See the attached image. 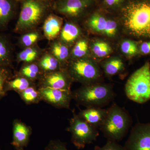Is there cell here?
<instances>
[{
  "label": "cell",
  "instance_id": "8fae6325",
  "mask_svg": "<svg viewBox=\"0 0 150 150\" xmlns=\"http://www.w3.org/2000/svg\"><path fill=\"white\" fill-rule=\"evenodd\" d=\"M42 100L58 108L69 109L73 99L71 90L59 89L48 87L38 88Z\"/></svg>",
  "mask_w": 150,
  "mask_h": 150
},
{
  "label": "cell",
  "instance_id": "e575fe53",
  "mask_svg": "<svg viewBox=\"0 0 150 150\" xmlns=\"http://www.w3.org/2000/svg\"><path fill=\"white\" fill-rule=\"evenodd\" d=\"M139 54L142 55L150 54V40L140 41L139 45Z\"/></svg>",
  "mask_w": 150,
  "mask_h": 150
},
{
  "label": "cell",
  "instance_id": "f1b7e54d",
  "mask_svg": "<svg viewBox=\"0 0 150 150\" xmlns=\"http://www.w3.org/2000/svg\"><path fill=\"white\" fill-rule=\"evenodd\" d=\"M140 41L132 40H126L122 42L121 49L122 53L130 58L139 54V45Z\"/></svg>",
  "mask_w": 150,
  "mask_h": 150
},
{
  "label": "cell",
  "instance_id": "836d02e7",
  "mask_svg": "<svg viewBox=\"0 0 150 150\" xmlns=\"http://www.w3.org/2000/svg\"><path fill=\"white\" fill-rule=\"evenodd\" d=\"M45 150H69L66 144L60 140H51L45 148Z\"/></svg>",
  "mask_w": 150,
  "mask_h": 150
},
{
  "label": "cell",
  "instance_id": "f35d334b",
  "mask_svg": "<svg viewBox=\"0 0 150 150\" xmlns=\"http://www.w3.org/2000/svg\"><path fill=\"white\" fill-rule=\"evenodd\" d=\"M0 150H1V149H0Z\"/></svg>",
  "mask_w": 150,
  "mask_h": 150
},
{
  "label": "cell",
  "instance_id": "1f68e13d",
  "mask_svg": "<svg viewBox=\"0 0 150 150\" xmlns=\"http://www.w3.org/2000/svg\"><path fill=\"white\" fill-rule=\"evenodd\" d=\"M118 27L117 22L112 19L107 18L103 35L110 38L114 37L118 31Z\"/></svg>",
  "mask_w": 150,
  "mask_h": 150
},
{
  "label": "cell",
  "instance_id": "44dd1931",
  "mask_svg": "<svg viewBox=\"0 0 150 150\" xmlns=\"http://www.w3.org/2000/svg\"><path fill=\"white\" fill-rule=\"evenodd\" d=\"M38 64L44 74L64 69L59 61L50 53L45 54L37 61Z\"/></svg>",
  "mask_w": 150,
  "mask_h": 150
},
{
  "label": "cell",
  "instance_id": "2e32d148",
  "mask_svg": "<svg viewBox=\"0 0 150 150\" xmlns=\"http://www.w3.org/2000/svg\"><path fill=\"white\" fill-rule=\"evenodd\" d=\"M13 53V46L10 39L0 33V66L12 69Z\"/></svg>",
  "mask_w": 150,
  "mask_h": 150
},
{
  "label": "cell",
  "instance_id": "e0dca14e",
  "mask_svg": "<svg viewBox=\"0 0 150 150\" xmlns=\"http://www.w3.org/2000/svg\"><path fill=\"white\" fill-rule=\"evenodd\" d=\"M81 35V30L76 25L71 21L66 22L63 25L58 40L69 46L75 44Z\"/></svg>",
  "mask_w": 150,
  "mask_h": 150
},
{
  "label": "cell",
  "instance_id": "d6986e66",
  "mask_svg": "<svg viewBox=\"0 0 150 150\" xmlns=\"http://www.w3.org/2000/svg\"><path fill=\"white\" fill-rule=\"evenodd\" d=\"M44 74L38 66L37 62L25 63L16 75L27 79L35 82L40 79Z\"/></svg>",
  "mask_w": 150,
  "mask_h": 150
},
{
  "label": "cell",
  "instance_id": "9c48e42d",
  "mask_svg": "<svg viewBox=\"0 0 150 150\" xmlns=\"http://www.w3.org/2000/svg\"><path fill=\"white\" fill-rule=\"evenodd\" d=\"M124 147L126 150H150V123H136Z\"/></svg>",
  "mask_w": 150,
  "mask_h": 150
},
{
  "label": "cell",
  "instance_id": "ffe728a7",
  "mask_svg": "<svg viewBox=\"0 0 150 150\" xmlns=\"http://www.w3.org/2000/svg\"><path fill=\"white\" fill-rule=\"evenodd\" d=\"M101 11H96L91 14L87 20V24L93 32L103 34L107 18Z\"/></svg>",
  "mask_w": 150,
  "mask_h": 150
},
{
  "label": "cell",
  "instance_id": "277c9868",
  "mask_svg": "<svg viewBox=\"0 0 150 150\" xmlns=\"http://www.w3.org/2000/svg\"><path fill=\"white\" fill-rule=\"evenodd\" d=\"M73 99L87 108H103L114 99L112 86L101 82L82 85L72 92Z\"/></svg>",
  "mask_w": 150,
  "mask_h": 150
},
{
  "label": "cell",
  "instance_id": "8d00e7d4",
  "mask_svg": "<svg viewBox=\"0 0 150 150\" xmlns=\"http://www.w3.org/2000/svg\"><path fill=\"white\" fill-rule=\"evenodd\" d=\"M17 150H24V149H18Z\"/></svg>",
  "mask_w": 150,
  "mask_h": 150
},
{
  "label": "cell",
  "instance_id": "7c38bea8",
  "mask_svg": "<svg viewBox=\"0 0 150 150\" xmlns=\"http://www.w3.org/2000/svg\"><path fill=\"white\" fill-rule=\"evenodd\" d=\"M31 131L29 126L20 120H15L13 122V140L11 144L17 150L24 149L28 144Z\"/></svg>",
  "mask_w": 150,
  "mask_h": 150
},
{
  "label": "cell",
  "instance_id": "d590c367",
  "mask_svg": "<svg viewBox=\"0 0 150 150\" xmlns=\"http://www.w3.org/2000/svg\"><path fill=\"white\" fill-rule=\"evenodd\" d=\"M16 1L17 3H21V2L23 0H15Z\"/></svg>",
  "mask_w": 150,
  "mask_h": 150
},
{
  "label": "cell",
  "instance_id": "4316f807",
  "mask_svg": "<svg viewBox=\"0 0 150 150\" xmlns=\"http://www.w3.org/2000/svg\"><path fill=\"white\" fill-rule=\"evenodd\" d=\"M88 41L86 38H79L75 43L70 53L71 60L86 57L88 53Z\"/></svg>",
  "mask_w": 150,
  "mask_h": 150
},
{
  "label": "cell",
  "instance_id": "ba28073f",
  "mask_svg": "<svg viewBox=\"0 0 150 150\" xmlns=\"http://www.w3.org/2000/svg\"><path fill=\"white\" fill-rule=\"evenodd\" d=\"M96 0H54L53 12L67 18L77 20L84 16Z\"/></svg>",
  "mask_w": 150,
  "mask_h": 150
},
{
  "label": "cell",
  "instance_id": "8992f818",
  "mask_svg": "<svg viewBox=\"0 0 150 150\" xmlns=\"http://www.w3.org/2000/svg\"><path fill=\"white\" fill-rule=\"evenodd\" d=\"M73 82L82 85L101 82L103 71L96 62L86 57L71 60L66 67Z\"/></svg>",
  "mask_w": 150,
  "mask_h": 150
},
{
  "label": "cell",
  "instance_id": "7a4b0ae2",
  "mask_svg": "<svg viewBox=\"0 0 150 150\" xmlns=\"http://www.w3.org/2000/svg\"><path fill=\"white\" fill-rule=\"evenodd\" d=\"M54 1L23 0L14 31L18 33L35 30L47 17L53 12Z\"/></svg>",
  "mask_w": 150,
  "mask_h": 150
},
{
  "label": "cell",
  "instance_id": "5b68a950",
  "mask_svg": "<svg viewBox=\"0 0 150 150\" xmlns=\"http://www.w3.org/2000/svg\"><path fill=\"white\" fill-rule=\"evenodd\" d=\"M127 97L130 100L142 104L150 100V63L136 70L129 78L125 87Z\"/></svg>",
  "mask_w": 150,
  "mask_h": 150
},
{
  "label": "cell",
  "instance_id": "d6a6232c",
  "mask_svg": "<svg viewBox=\"0 0 150 150\" xmlns=\"http://www.w3.org/2000/svg\"><path fill=\"white\" fill-rule=\"evenodd\" d=\"M94 150H126V149L124 146L119 144L118 142L107 141L106 144L102 146H95Z\"/></svg>",
  "mask_w": 150,
  "mask_h": 150
},
{
  "label": "cell",
  "instance_id": "74e56055",
  "mask_svg": "<svg viewBox=\"0 0 150 150\" xmlns=\"http://www.w3.org/2000/svg\"><path fill=\"white\" fill-rule=\"evenodd\" d=\"M48 1H54V0H48Z\"/></svg>",
  "mask_w": 150,
  "mask_h": 150
},
{
  "label": "cell",
  "instance_id": "9a60e30c",
  "mask_svg": "<svg viewBox=\"0 0 150 150\" xmlns=\"http://www.w3.org/2000/svg\"><path fill=\"white\" fill-rule=\"evenodd\" d=\"M18 3L15 0H0V30L5 29L16 15Z\"/></svg>",
  "mask_w": 150,
  "mask_h": 150
},
{
  "label": "cell",
  "instance_id": "4fadbf2b",
  "mask_svg": "<svg viewBox=\"0 0 150 150\" xmlns=\"http://www.w3.org/2000/svg\"><path fill=\"white\" fill-rule=\"evenodd\" d=\"M63 25V18L51 13L43 22L44 36L50 41L56 40L59 37Z\"/></svg>",
  "mask_w": 150,
  "mask_h": 150
},
{
  "label": "cell",
  "instance_id": "83f0119b",
  "mask_svg": "<svg viewBox=\"0 0 150 150\" xmlns=\"http://www.w3.org/2000/svg\"><path fill=\"white\" fill-rule=\"evenodd\" d=\"M91 50L93 54L98 58H104L112 51L111 46L107 42L100 40H96L92 42Z\"/></svg>",
  "mask_w": 150,
  "mask_h": 150
},
{
  "label": "cell",
  "instance_id": "7402d4cb",
  "mask_svg": "<svg viewBox=\"0 0 150 150\" xmlns=\"http://www.w3.org/2000/svg\"><path fill=\"white\" fill-rule=\"evenodd\" d=\"M42 53V50L36 45L25 48L17 55L16 61L18 63L37 62L40 59Z\"/></svg>",
  "mask_w": 150,
  "mask_h": 150
},
{
  "label": "cell",
  "instance_id": "5bb4252c",
  "mask_svg": "<svg viewBox=\"0 0 150 150\" xmlns=\"http://www.w3.org/2000/svg\"><path fill=\"white\" fill-rule=\"evenodd\" d=\"M107 114V109L102 108H87L81 110L78 115L89 124L99 129Z\"/></svg>",
  "mask_w": 150,
  "mask_h": 150
},
{
  "label": "cell",
  "instance_id": "f546056e",
  "mask_svg": "<svg viewBox=\"0 0 150 150\" xmlns=\"http://www.w3.org/2000/svg\"><path fill=\"white\" fill-rule=\"evenodd\" d=\"M14 76L11 69L0 66V99L5 96L7 93L6 90V85Z\"/></svg>",
  "mask_w": 150,
  "mask_h": 150
},
{
  "label": "cell",
  "instance_id": "d4e9b609",
  "mask_svg": "<svg viewBox=\"0 0 150 150\" xmlns=\"http://www.w3.org/2000/svg\"><path fill=\"white\" fill-rule=\"evenodd\" d=\"M18 94L26 104H36L42 100L37 85L29 87Z\"/></svg>",
  "mask_w": 150,
  "mask_h": 150
},
{
  "label": "cell",
  "instance_id": "30bf717a",
  "mask_svg": "<svg viewBox=\"0 0 150 150\" xmlns=\"http://www.w3.org/2000/svg\"><path fill=\"white\" fill-rule=\"evenodd\" d=\"M73 82L67 69L44 74L38 81V88L48 87L59 89L71 90Z\"/></svg>",
  "mask_w": 150,
  "mask_h": 150
},
{
  "label": "cell",
  "instance_id": "3957f363",
  "mask_svg": "<svg viewBox=\"0 0 150 150\" xmlns=\"http://www.w3.org/2000/svg\"><path fill=\"white\" fill-rule=\"evenodd\" d=\"M131 122L127 110L114 103L107 109L106 116L99 129L107 141L118 142L126 136Z\"/></svg>",
  "mask_w": 150,
  "mask_h": 150
},
{
  "label": "cell",
  "instance_id": "603a6c76",
  "mask_svg": "<svg viewBox=\"0 0 150 150\" xmlns=\"http://www.w3.org/2000/svg\"><path fill=\"white\" fill-rule=\"evenodd\" d=\"M102 68L103 72L109 77L121 74L125 69L123 61L117 57L112 58L103 63Z\"/></svg>",
  "mask_w": 150,
  "mask_h": 150
},
{
  "label": "cell",
  "instance_id": "ac0fdd59",
  "mask_svg": "<svg viewBox=\"0 0 150 150\" xmlns=\"http://www.w3.org/2000/svg\"><path fill=\"white\" fill-rule=\"evenodd\" d=\"M69 47L59 40H53L50 46V54L59 61L64 69L65 62L70 58L71 52Z\"/></svg>",
  "mask_w": 150,
  "mask_h": 150
},
{
  "label": "cell",
  "instance_id": "cb8c5ba5",
  "mask_svg": "<svg viewBox=\"0 0 150 150\" xmlns=\"http://www.w3.org/2000/svg\"><path fill=\"white\" fill-rule=\"evenodd\" d=\"M35 85H36L34 82L16 74L7 82L6 85V92L13 91L18 93L29 87Z\"/></svg>",
  "mask_w": 150,
  "mask_h": 150
},
{
  "label": "cell",
  "instance_id": "484cf974",
  "mask_svg": "<svg viewBox=\"0 0 150 150\" xmlns=\"http://www.w3.org/2000/svg\"><path fill=\"white\" fill-rule=\"evenodd\" d=\"M42 38V35L37 30H31L23 33L20 37L18 43L23 48L31 47L36 45V43Z\"/></svg>",
  "mask_w": 150,
  "mask_h": 150
},
{
  "label": "cell",
  "instance_id": "4dcf8cb0",
  "mask_svg": "<svg viewBox=\"0 0 150 150\" xmlns=\"http://www.w3.org/2000/svg\"><path fill=\"white\" fill-rule=\"evenodd\" d=\"M127 1V0H102L101 5L103 11H118Z\"/></svg>",
  "mask_w": 150,
  "mask_h": 150
},
{
  "label": "cell",
  "instance_id": "52a82bcc",
  "mask_svg": "<svg viewBox=\"0 0 150 150\" xmlns=\"http://www.w3.org/2000/svg\"><path fill=\"white\" fill-rule=\"evenodd\" d=\"M67 131L71 135L72 143L79 149L92 143L99 135L98 129L87 123L74 111Z\"/></svg>",
  "mask_w": 150,
  "mask_h": 150
},
{
  "label": "cell",
  "instance_id": "6da1fadb",
  "mask_svg": "<svg viewBox=\"0 0 150 150\" xmlns=\"http://www.w3.org/2000/svg\"><path fill=\"white\" fill-rule=\"evenodd\" d=\"M118 12L130 37L139 41L150 40V0H127Z\"/></svg>",
  "mask_w": 150,
  "mask_h": 150
}]
</instances>
